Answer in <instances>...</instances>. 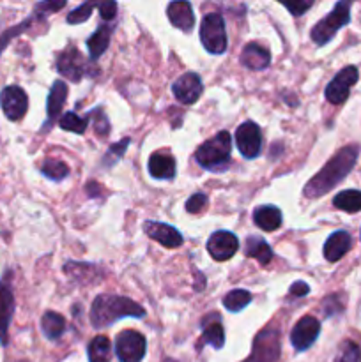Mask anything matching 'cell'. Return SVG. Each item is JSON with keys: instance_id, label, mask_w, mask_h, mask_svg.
<instances>
[{"instance_id": "1", "label": "cell", "mask_w": 361, "mask_h": 362, "mask_svg": "<svg viewBox=\"0 0 361 362\" xmlns=\"http://www.w3.org/2000/svg\"><path fill=\"white\" fill-rule=\"evenodd\" d=\"M357 154H360V147L357 145H347V147L340 148L319 173H315L308 184L304 186L303 194L306 198H319L322 194L329 193L336 184L342 182L350 170L354 168L357 161Z\"/></svg>"}, {"instance_id": "2", "label": "cell", "mask_w": 361, "mask_h": 362, "mask_svg": "<svg viewBox=\"0 0 361 362\" xmlns=\"http://www.w3.org/2000/svg\"><path fill=\"white\" fill-rule=\"evenodd\" d=\"M144 318L145 311L138 303L130 297L122 296H103L96 297L91 308V324L96 329H105L115 324L120 318Z\"/></svg>"}, {"instance_id": "3", "label": "cell", "mask_w": 361, "mask_h": 362, "mask_svg": "<svg viewBox=\"0 0 361 362\" xmlns=\"http://www.w3.org/2000/svg\"><path fill=\"white\" fill-rule=\"evenodd\" d=\"M230 151H232V138L227 131H219L195 151V159L202 168L211 172H225L230 165Z\"/></svg>"}, {"instance_id": "4", "label": "cell", "mask_w": 361, "mask_h": 362, "mask_svg": "<svg viewBox=\"0 0 361 362\" xmlns=\"http://www.w3.org/2000/svg\"><path fill=\"white\" fill-rule=\"evenodd\" d=\"M350 21V4L349 2H338L333 7L331 13L326 18H322L314 28H311V41L317 46H324L331 41L336 35V32Z\"/></svg>"}, {"instance_id": "5", "label": "cell", "mask_w": 361, "mask_h": 362, "mask_svg": "<svg viewBox=\"0 0 361 362\" xmlns=\"http://www.w3.org/2000/svg\"><path fill=\"white\" fill-rule=\"evenodd\" d=\"M282 332L278 327L271 325L265 327L255 336L251 354L246 361L243 362H278L280 354H282Z\"/></svg>"}, {"instance_id": "6", "label": "cell", "mask_w": 361, "mask_h": 362, "mask_svg": "<svg viewBox=\"0 0 361 362\" xmlns=\"http://www.w3.org/2000/svg\"><path fill=\"white\" fill-rule=\"evenodd\" d=\"M200 41L212 55H222L227 52V30L222 14H205L200 25Z\"/></svg>"}, {"instance_id": "7", "label": "cell", "mask_w": 361, "mask_h": 362, "mask_svg": "<svg viewBox=\"0 0 361 362\" xmlns=\"http://www.w3.org/2000/svg\"><path fill=\"white\" fill-rule=\"evenodd\" d=\"M147 350L144 334L137 331H124L117 336L115 354L120 362H142Z\"/></svg>"}, {"instance_id": "8", "label": "cell", "mask_w": 361, "mask_h": 362, "mask_svg": "<svg viewBox=\"0 0 361 362\" xmlns=\"http://www.w3.org/2000/svg\"><path fill=\"white\" fill-rule=\"evenodd\" d=\"M360 73H357V67L347 66L329 81V85L326 87V99H328L331 105H342L347 98H349V92L353 88V85H356Z\"/></svg>"}, {"instance_id": "9", "label": "cell", "mask_w": 361, "mask_h": 362, "mask_svg": "<svg viewBox=\"0 0 361 362\" xmlns=\"http://www.w3.org/2000/svg\"><path fill=\"white\" fill-rule=\"evenodd\" d=\"M236 144L241 156L246 159H255L262 151V131L255 122H243L236 131Z\"/></svg>"}, {"instance_id": "10", "label": "cell", "mask_w": 361, "mask_h": 362, "mask_svg": "<svg viewBox=\"0 0 361 362\" xmlns=\"http://www.w3.org/2000/svg\"><path fill=\"white\" fill-rule=\"evenodd\" d=\"M88 64L85 62L84 55L78 52V48L69 46L67 49H64L62 53L57 59V71H59L62 76H66L71 81H81V78L87 76Z\"/></svg>"}, {"instance_id": "11", "label": "cell", "mask_w": 361, "mask_h": 362, "mask_svg": "<svg viewBox=\"0 0 361 362\" xmlns=\"http://www.w3.org/2000/svg\"><path fill=\"white\" fill-rule=\"evenodd\" d=\"M319 334H321V324H319V320L315 317L306 315V317H303L294 325L292 332H290V343H292V346L297 352H304V350H308L314 345Z\"/></svg>"}, {"instance_id": "12", "label": "cell", "mask_w": 361, "mask_h": 362, "mask_svg": "<svg viewBox=\"0 0 361 362\" xmlns=\"http://www.w3.org/2000/svg\"><path fill=\"white\" fill-rule=\"evenodd\" d=\"M0 106L9 120H20L27 113L28 98L18 85H9L0 94Z\"/></svg>"}, {"instance_id": "13", "label": "cell", "mask_w": 361, "mask_h": 362, "mask_svg": "<svg viewBox=\"0 0 361 362\" xmlns=\"http://www.w3.org/2000/svg\"><path fill=\"white\" fill-rule=\"evenodd\" d=\"M239 250V240L232 232L227 230H218L212 233L207 240V251L216 262L230 260Z\"/></svg>"}, {"instance_id": "14", "label": "cell", "mask_w": 361, "mask_h": 362, "mask_svg": "<svg viewBox=\"0 0 361 362\" xmlns=\"http://www.w3.org/2000/svg\"><path fill=\"white\" fill-rule=\"evenodd\" d=\"M204 85H202L200 76L197 73H186L177 78L172 85V92L183 105H193L202 95Z\"/></svg>"}, {"instance_id": "15", "label": "cell", "mask_w": 361, "mask_h": 362, "mask_svg": "<svg viewBox=\"0 0 361 362\" xmlns=\"http://www.w3.org/2000/svg\"><path fill=\"white\" fill-rule=\"evenodd\" d=\"M144 232L147 233L151 239L158 240L161 246L173 250V247H179L183 244V235L177 228L173 226L165 225V223H156V221H147L144 223Z\"/></svg>"}, {"instance_id": "16", "label": "cell", "mask_w": 361, "mask_h": 362, "mask_svg": "<svg viewBox=\"0 0 361 362\" xmlns=\"http://www.w3.org/2000/svg\"><path fill=\"white\" fill-rule=\"evenodd\" d=\"M14 313V296L9 281H0V343L7 345V331Z\"/></svg>"}, {"instance_id": "17", "label": "cell", "mask_w": 361, "mask_h": 362, "mask_svg": "<svg viewBox=\"0 0 361 362\" xmlns=\"http://www.w3.org/2000/svg\"><path fill=\"white\" fill-rule=\"evenodd\" d=\"M241 64L251 71H262L271 64V53L258 42H248L241 52Z\"/></svg>"}, {"instance_id": "18", "label": "cell", "mask_w": 361, "mask_h": 362, "mask_svg": "<svg viewBox=\"0 0 361 362\" xmlns=\"http://www.w3.org/2000/svg\"><path fill=\"white\" fill-rule=\"evenodd\" d=\"M166 16H168L170 23L176 28H180L184 32H190L195 25V14L193 7L190 2H183V0H176L170 2L166 7Z\"/></svg>"}, {"instance_id": "19", "label": "cell", "mask_w": 361, "mask_h": 362, "mask_svg": "<svg viewBox=\"0 0 361 362\" xmlns=\"http://www.w3.org/2000/svg\"><path fill=\"white\" fill-rule=\"evenodd\" d=\"M353 246V239L347 232L338 230V232L331 233L324 244V258L328 262H338L343 258V255L350 250Z\"/></svg>"}, {"instance_id": "20", "label": "cell", "mask_w": 361, "mask_h": 362, "mask_svg": "<svg viewBox=\"0 0 361 362\" xmlns=\"http://www.w3.org/2000/svg\"><path fill=\"white\" fill-rule=\"evenodd\" d=\"M149 173L152 179L172 180L176 177V159L170 154L156 152L149 159Z\"/></svg>"}, {"instance_id": "21", "label": "cell", "mask_w": 361, "mask_h": 362, "mask_svg": "<svg viewBox=\"0 0 361 362\" xmlns=\"http://www.w3.org/2000/svg\"><path fill=\"white\" fill-rule=\"evenodd\" d=\"M253 223L260 230H265V232H275L282 226L283 216L282 211L275 205H262V207H257L253 212Z\"/></svg>"}, {"instance_id": "22", "label": "cell", "mask_w": 361, "mask_h": 362, "mask_svg": "<svg viewBox=\"0 0 361 362\" xmlns=\"http://www.w3.org/2000/svg\"><path fill=\"white\" fill-rule=\"evenodd\" d=\"M66 98H67V85L60 80L53 81V87L52 90H50L48 101H46V112H48V122H46V127H48L53 120L59 119L60 113H62Z\"/></svg>"}, {"instance_id": "23", "label": "cell", "mask_w": 361, "mask_h": 362, "mask_svg": "<svg viewBox=\"0 0 361 362\" xmlns=\"http://www.w3.org/2000/svg\"><path fill=\"white\" fill-rule=\"evenodd\" d=\"M244 255L248 258H255L262 267L269 264L273 260V250L268 243H265L262 237L250 235L244 243Z\"/></svg>"}, {"instance_id": "24", "label": "cell", "mask_w": 361, "mask_h": 362, "mask_svg": "<svg viewBox=\"0 0 361 362\" xmlns=\"http://www.w3.org/2000/svg\"><path fill=\"white\" fill-rule=\"evenodd\" d=\"M112 32L113 28L110 27V25H101V27L88 37L87 48L92 60H98L99 57L106 52V48H108L110 45V37H112Z\"/></svg>"}, {"instance_id": "25", "label": "cell", "mask_w": 361, "mask_h": 362, "mask_svg": "<svg viewBox=\"0 0 361 362\" xmlns=\"http://www.w3.org/2000/svg\"><path fill=\"white\" fill-rule=\"evenodd\" d=\"M41 329L48 339H59L66 331V318L55 311H46L41 318Z\"/></svg>"}, {"instance_id": "26", "label": "cell", "mask_w": 361, "mask_h": 362, "mask_svg": "<svg viewBox=\"0 0 361 362\" xmlns=\"http://www.w3.org/2000/svg\"><path fill=\"white\" fill-rule=\"evenodd\" d=\"M88 362H110L112 361V343L106 336H96L87 346Z\"/></svg>"}, {"instance_id": "27", "label": "cell", "mask_w": 361, "mask_h": 362, "mask_svg": "<svg viewBox=\"0 0 361 362\" xmlns=\"http://www.w3.org/2000/svg\"><path fill=\"white\" fill-rule=\"evenodd\" d=\"M333 205H335L336 209H340V211L350 212V214H354V212H360L361 211V191H357V189L342 191V193H338L335 198H333Z\"/></svg>"}, {"instance_id": "28", "label": "cell", "mask_w": 361, "mask_h": 362, "mask_svg": "<svg viewBox=\"0 0 361 362\" xmlns=\"http://www.w3.org/2000/svg\"><path fill=\"white\" fill-rule=\"evenodd\" d=\"M202 343L204 345H211L212 349L219 350L225 345V331H223V325L219 322L214 324H205L202 325Z\"/></svg>"}, {"instance_id": "29", "label": "cell", "mask_w": 361, "mask_h": 362, "mask_svg": "<svg viewBox=\"0 0 361 362\" xmlns=\"http://www.w3.org/2000/svg\"><path fill=\"white\" fill-rule=\"evenodd\" d=\"M251 303V293L246 290H232L225 296L223 299V306L225 310H229L230 313H239L243 311L248 304Z\"/></svg>"}, {"instance_id": "30", "label": "cell", "mask_w": 361, "mask_h": 362, "mask_svg": "<svg viewBox=\"0 0 361 362\" xmlns=\"http://www.w3.org/2000/svg\"><path fill=\"white\" fill-rule=\"evenodd\" d=\"M41 173L48 177L50 180H53V182H60V180H64L69 175V168L60 159H46L41 166Z\"/></svg>"}, {"instance_id": "31", "label": "cell", "mask_w": 361, "mask_h": 362, "mask_svg": "<svg viewBox=\"0 0 361 362\" xmlns=\"http://www.w3.org/2000/svg\"><path fill=\"white\" fill-rule=\"evenodd\" d=\"M59 126H60V129L69 131V133L84 134L85 129H87V126H88V115L85 117V119H81V117H78L76 113L67 112L59 119Z\"/></svg>"}, {"instance_id": "32", "label": "cell", "mask_w": 361, "mask_h": 362, "mask_svg": "<svg viewBox=\"0 0 361 362\" xmlns=\"http://www.w3.org/2000/svg\"><path fill=\"white\" fill-rule=\"evenodd\" d=\"M94 7H98V2L81 4L80 7H76V9H73L69 14H67V23L76 25V23H84V21H87L88 18H91L92 9H94Z\"/></svg>"}, {"instance_id": "33", "label": "cell", "mask_w": 361, "mask_h": 362, "mask_svg": "<svg viewBox=\"0 0 361 362\" xmlns=\"http://www.w3.org/2000/svg\"><path fill=\"white\" fill-rule=\"evenodd\" d=\"M336 362H361V349L353 341L343 343Z\"/></svg>"}, {"instance_id": "34", "label": "cell", "mask_w": 361, "mask_h": 362, "mask_svg": "<svg viewBox=\"0 0 361 362\" xmlns=\"http://www.w3.org/2000/svg\"><path fill=\"white\" fill-rule=\"evenodd\" d=\"M30 23H32V18H28V20H25L23 23L16 25V27H13V28H11V30H7L6 34H4L2 37H0V53H2V49L7 46V42H9V39H13L14 35H20L21 32L27 30V28L30 27Z\"/></svg>"}, {"instance_id": "35", "label": "cell", "mask_w": 361, "mask_h": 362, "mask_svg": "<svg viewBox=\"0 0 361 362\" xmlns=\"http://www.w3.org/2000/svg\"><path fill=\"white\" fill-rule=\"evenodd\" d=\"M91 115L94 117V129L96 133L99 134V136H106L110 131V124L108 120H106L105 113H101V110H98V112H91Z\"/></svg>"}, {"instance_id": "36", "label": "cell", "mask_w": 361, "mask_h": 362, "mask_svg": "<svg viewBox=\"0 0 361 362\" xmlns=\"http://www.w3.org/2000/svg\"><path fill=\"white\" fill-rule=\"evenodd\" d=\"M205 204H207V197H205L204 193H197L193 194V197L188 198L186 211L191 212V214H195V212H200L202 209L205 207Z\"/></svg>"}, {"instance_id": "37", "label": "cell", "mask_w": 361, "mask_h": 362, "mask_svg": "<svg viewBox=\"0 0 361 362\" xmlns=\"http://www.w3.org/2000/svg\"><path fill=\"white\" fill-rule=\"evenodd\" d=\"M98 9L103 20H113L117 14V4L110 2V0H106V2H98Z\"/></svg>"}, {"instance_id": "38", "label": "cell", "mask_w": 361, "mask_h": 362, "mask_svg": "<svg viewBox=\"0 0 361 362\" xmlns=\"http://www.w3.org/2000/svg\"><path fill=\"white\" fill-rule=\"evenodd\" d=\"M311 6H314V2H311V0H308V2H294V4L285 2L283 4V7H285L290 14H294V16H301V14H304V11L310 9Z\"/></svg>"}, {"instance_id": "39", "label": "cell", "mask_w": 361, "mask_h": 362, "mask_svg": "<svg viewBox=\"0 0 361 362\" xmlns=\"http://www.w3.org/2000/svg\"><path fill=\"white\" fill-rule=\"evenodd\" d=\"M306 293H310V286L303 281H296L289 288V296H292V297H304Z\"/></svg>"}, {"instance_id": "40", "label": "cell", "mask_w": 361, "mask_h": 362, "mask_svg": "<svg viewBox=\"0 0 361 362\" xmlns=\"http://www.w3.org/2000/svg\"><path fill=\"white\" fill-rule=\"evenodd\" d=\"M64 6H66V2H64V0H60V2H42V4H38V7H35V9H39V11H42V9L59 11V9H62Z\"/></svg>"}]
</instances>
